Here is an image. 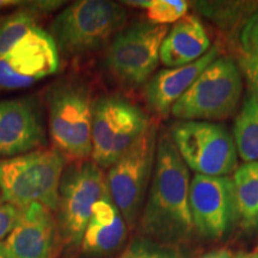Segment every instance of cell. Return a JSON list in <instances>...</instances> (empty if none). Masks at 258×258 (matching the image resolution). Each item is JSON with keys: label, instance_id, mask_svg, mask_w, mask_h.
I'll use <instances>...</instances> for the list:
<instances>
[{"label": "cell", "instance_id": "obj_8", "mask_svg": "<svg viewBox=\"0 0 258 258\" xmlns=\"http://www.w3.org/2000/svg\"><path fill=\"white\" fill-rule=\"evenodd\" d=\"M171 138L180 158L196 175L224 177L238 169L233 137L224 125L209 121H180Z\"/></svg>", "mask_w": 258, "mask_h": 258}, {"label": "cell", "instance_id": "obj_5", "mask_svg": "<svg viewBox=\"0 0 258 258\" xmlns=\"http://www.w3.org/2000/svg\"><path fill=\"white\" fill-rule=\"evenodd\" d=\"M108 194L106 177L93 161H82L62 173L55 212L62 247H80L93 207Z\"/></svg>", "mask_w": 258, "mask_h": 258}, {"label": "cell", "instance_id": "obj_29", "mask_svg": "<svg viewBox=\"0 0 258 258\" xmlns=\"http://www.w3.org/2000/svg\"><path fill=\"white\" fill-rule=\"evenodd\" d=\"M235 258H258V251H252V252H240Z\"/></svg>", "mask_w": 258, "mask_h": 258}, {"label": "cell", "instance_id": "obj_7", "mask_svg": "<svg viewBox=\"0 0 258 258\" xmlns=\"http://www.w3.org/2000/svg\"><path fill=\"white\" fill-rule=\"evenodd\" d=\"M151 123L146 112L127 99L103 97L93 105L92 161L101 169L112 166Z\"/></svg>", "mask_w": 258, "mask_h": 258}, {"label": "cell", "instance_id": "obj_6", "mask_svg": "<svg viewBox=\"0 0 258 258\" xmlns=\"http://www.w3.org/2000/svg\"><path fill=\"white\" fill-rule=\"evenodd\" d=\"M158 143L157 123H151L133 146L109 167L106 183L112 202L128 227L140 218L147 188L152 178Z\"/></svg>", "mask_w": 258, "mask_h": 258}, {"label": "cell", "instance_id": "obj_24", "mask_svg": "<svg viewBox=\"0 0 258 258\" xmlns=\"http://www.w3.org/2000/svg\"><path fill=\"white\" fill-rule=\"evenodd\" d=\"M146 10L150 23L156 25L176 24L188 15L189 3L185 0H151Z\"/></svg>", "mask_w": 258, "mask_h": 258}, {"label": "cell", "instance_id": "obj_26", "mask_svg": "<svg viewBox=\"0 0 258 258\" xmlns=\"http://www.w3.org/2000/svg\"><path fill=\"white\" fill-rule=\"evenodd\" d=\"M200 258H235V256L230 249L221 247V249L208 251V252L203 253Z\"/></svg>", "mask_w": 258, "mask_h": 258}, {"label": "cell", "instance_id": "obj_30", "mask_svg": "<svg viewBox=\"0 0 258 258\" xmlns=\"http://www.w3.org/2000/svg\"><path fill=\"white\" fill-rule=\"evenodd\" d=\"M250 89H252V88H250ZM252 90H254V91H256V93L258 95V89H252Z\"/></svg>", "mask_w": 258, "mask_h": 258}, {"label": "cell", "instance_id": "obj_10", "mask_svg": "<svg viewBox=\"0 0 258 258\" xmlns=\"http://www.w3.org/2000/svg\"><path fill=\"white\" fill-rule=\"evenodd\" d=\"M167 25L141 22L116 35L108 54L106 66L120 82L143 85L151 78L160 61V47Z\"/></svg>", "mask_w": 258, "mask_h": 258}, {"label": "cell", "instance_id": "obj_33", "mask_svg": "<svg viewBox=\"0 0 258 258\" xmlns=\"http://www.w3.org/2000/svg\"><path fill=\"white\" fill-rule=\"evenodd\" d=\"M257 251H258V250H257Z\"/></svg>", "mask_w": 258, "mask_h": 258}, {"label": "cell", "instance_id": "obj_11", "mask_svg": "<svg viewBox=\"0 0 258 258\" xmlns=\"http://www.w3.org/2000/svg\"><path fill=\"white\" fill-rule=\"evenodd\" d=\"M59 69V49L50 34L34 29L4 56H0V88H28Z\"/></svg>", "mask_w": 258, "mask_h": 258}, {"label": "cell", "instance_id": "obj_20", "mask_svg": "<svg viewBox=\"0 0 258 258\" xmlns=\"http://www.w3.org/2000/svg\"><path fill=\"white\" fill-rule=\"evenodd\" d=\"M233 140L244 163L258 161V95L252 89L235 118Z\"/></svg>", "mask_w": 258, "mask_h": 258}, {"label": "cell", "instance_id": "obj_3", "mask_svg": "<svg viewBox=\"0 0 258 258\" xmlns=\"http://www.w3.org/2000/svg\"><path fill=\"white\" fill-rule=\"evenodd\" d=\"M127 21L123 6L108 0H80L67 6L50 25L51 37L63 55L101 48Z\"/></svg>", "mask_w": 258, "mask_h": 258}, {"label": "cell", "instance_id": "obj_16", "mask_svg": "<svg viewBox=\"0 0 258 258\" xmlns=\"http://www.w3.org/2000/svg\"><path fill=\"white\" fill-rule=\"evenodd\" d=\"M219 48L211 50L195 62L185 66L161 70L154 74L146 86V99L148 105L160 116L171 112L175 103L188 91L203 70L219 57Z\"/></svg>", "mask_w": 258, "mask_h": 258}, {"label": "cell", "instance_id": "obj_13", "mask_svg": "<svg viewBox=\"0 0 258 258\" xmlns=\"http://www.w3.org/2000/svg\"><path fill=\"white\" fill-rule=\"evenodd\" d=\"M5 245L16 258H56L62 247L54 212L32 203L22 209L21 218Z\"/></svg>", "mask_w": 258, "mask_h": 258}, {"label": "cell", "instance_id": "obj_28", "mask_svg": "<svg viewBox=\"0 0 258 258\" xmlns=\"http://www.w3.org/2000/svg\"><path fill=\"white\" fill-rule=\"evenodd\" d=\"M0 258H16L15 254L9 250L5 243H2V241H0Z\"/></svg>", "mask_w": 258, "mask_h": 258}, {"label": "cell", "instance_id": "obj_1", "mask_svg": "<svg viewBox=\"0 0 258 258\" xmlns=\"http://www.w3.org/2000/svg\"><path fill=\"white\" fill-rule=\"evenodd\" d=\"M190 173L172 138H158L156 161L147 201L140 218L143 237L180 246L195 232L190 211Z\"/></svg>", "mask_w": 258, "mask_h": 258}, {"label": "cell", "instance_id": "obj_32", "mask_svg": "<svg viewBox=\"0 0 258 258\" xmlns=\"http://www.w3.org/2000/svg\"><path fill=\"white\" fill-rule=\"evenodd\" d=\"M56 258H59V257H56Z\"/></svg>", "mask_w": 258, "mask_h": 258}, {"label": "cell", "instance_id": "obj_12", "mask_svg": "<svg viewBox=\"0 0 258 258\" xmlns=\"http://www.w3.org/2000/svg\"><path fill=\"white\" fill-rule=\"evenodd\" d=\"M189 202L194 228L200 237L221 239L234 224L231 177L195 175L190 182Z\"/></svg>", "mask_w": 258, "mask_h": 258}, {"label": "cell", "instance_id": "obj_31", "mask_svg": "<svg viewBox=\"0 0 258 258\" xmlns=\"http://www.w3.org/2000/svg\"><path fill=\"white\" fill-rule=\"evenodd\" d=\"M0 199H2V194H0Z\"/></svg>", "mask_w": 258, "mask_h": 258}, {"label": "cell", "instance_id": "obj_9", "mask_svg": "<svg viewBox=\"0 0 258 258\" xmlns=\"http://www.w3.org/2000/svg\"><path fill=\"white\" fill-rule=\"evenodd\" d=\"M92 112L90 93L82 85L64 84L49 97V131L57 151L76 159L92 153Z\"/></svg>", "mask_w": 258, "mask_h": 258}, {"label": "cell", "instance_id": "obj_19", "mask_svg": "<svg viewBox=\"0 0 258 258\" xmlns=\"http://www.w3.org/2000/svg\"><path fill=\"white\" fill-rule=\"evenodd\" d=\"M55 10V3L25 2L23 9L14 12L0 23V56H4L18 44L28 34L38 28L37 22L41 15Z\"/></svg>", "mask_w": 258, "mask_h": 258}, {"label": "cell", "instance_id": "obj_25", "mask_svg": "<svg viewBox=\"0 0 258 258\" xmlns=\"http://www.w3.org/2000/svg\"><path fill=\"white\" fill-rule=\"evenodd\" d=\"M22 209L10 203L0 202V240L10 234L21 218Z\"/></svg>", "mask_w": 258, "mask_h": 258}, {"label": "cell", "instance_id": "obj_23", "mask_svg": "<svg viewBox=\"0 0 258 258\" xmlns=\"http://www.w3.org/2000/svg\"><path fill=\"white\" fill-rule=\"evenodd\" d=\"M118 258H189V256L180 246L161 244L141 235L132 240Z\"/></svg>", "mask_w": 258, "mask_h": 258}, {"label": "cell", "instance_id": "obj_21", "mask_svg": "<svg viewBox=\"0 0 258 258\" xmlns=\"http://www.w3.org/2000/svg\"><path fill=\"white\" fill-rule=\"evenodd\" d=\"M195 4L200 14L227 31L241 28L258 8V2H198Z\"/></svg>", "mask_w": 258, "mask_h": 258}, {"label": "cell", "instance_id": "obj_18", "mask_svg": "<svg viewBox=\"0 0 258 258\" xmlns=\"http://www.w3.org/2000/svg\"><path fill=\"white\" fill-rule=\"evenodd\" d=\"M234 224L246 233L258 231V161L244 163L231 177Z\"/></svg>", "mask_w": 258, "mask_h": 258}, {"label": "cell", "instance_id": "obj_2", "mask_svg": "<svg viewBox=\"0 0 258 258\" xmlns=\"http://www.w3.org/2000/svg\"><path fill=\"white\" fill-rule=\"evenodd\" d=\"M64 159L57 150H37L0 160V202L23 209L40 203L55 213Z\"/></svg>", "mask_w": 258, "mask_h": 258}, {"label": "cell", "instance_id": "obj_27", "mask_svg": "<svg viewBox=\"0 0 258 258\" xmlns=\"http://www.w3.org/2000/svg\"><path fill=\"white\" fill-rule=\"evenodd\" d=\"M25 2H19V0H0V10L11 8V6H23Z\"/></svg>", "mask_w": 258, "mask_h": 258}, {"label": "cell", "instance_id": "obj_15", "mask_svg": "<svg viewBox=\"0 0 258 258\" xmlns=\"http://www.w3.org/2000/svg\"><path fill=\"white\" fill-rule=\"evenodd\" d=\"M125 238L127 224L108 194L92 209L80 244V253L86 258L108 256L120 249Z\"/></svg>", "mask_w": 258, "mask_h": 258}, {"label": "cell", "instance_id": "obj_17", "mask_svg": "<svg viewBox=\"0 0 258 258\" xmlns=\"http://www.w3.org/2000/svg\"><path fill=\"white\" fill-rule=\"evenodd\" d=\"M209 48L211 40L201 21L186 15L166 34L160 47V61L169 69L185 66L201 59Z\"/></svg>", "mask_w": 258, "mask_h": 258}, {"label": "cell", "instance_id": "obj_4", "mask_svg": "<svg viewBox=\"0 0 258 258\" xmlns=\"http://www.w3.org/2000/svg\"><path fill=\"white\" fill-rule=\"evenodd\" d=\"M241 89L238 63L231 57L220 56L203 70L175 103L171 114L182 121L222 120L235 110Z\"/></svg>", "mask_w": 258, "mask_h": 258}, {"label": "cell", "instance_id": "obj_14", "mask_svg": "<svg viewBox=\"0 0 258 258\" xmlns=\"http://www.w3.org/2000/svg\"><path fill=\"white\" fill-rule=\"evenodd\" d=\"M46 145L40 111L27 101L0 102V158H14Z\"/></svg>", "mask_w": 258, "mask_h": 258}, {"label": "cell", "instance_id": "obj_22", "mask_svg": "<svg viewBox=\"0 0 258 258\" xmlns=\"http://www.w3.org/2000/svg\"><path fill=\"white\" fill-rule=\"evenodd\" d=\"M238 60L250 88L258 89V8L240 28Z\"/></svg>", "mask_w": 258, "mask_h": 258}]
</instances>
